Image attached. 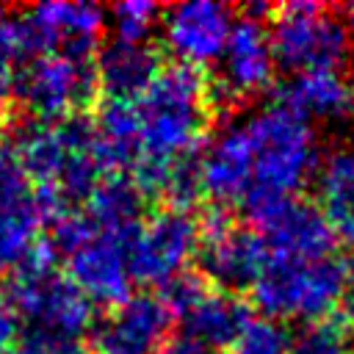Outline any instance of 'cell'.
Segmentation results:
<instances>
[{
  "label": "cell",
  "mask_w": 354,
  "mask_h": 354,
  "mask_svg": "<svg viewBox=\"0 0 354 354\" xmlns=\"http://www.w3.org/2000/svg\"><path fill=\"white\" fill-rule=\"evenodd\" d=\"M351 354H354V348H351Z\"/></svg>",
  "instance_id": "32"
},
{
  "label": "cell",
  "mask_w": 354,
  "mask_h": 354,
  "mask_svg": "<svg viewBox=\"0 0 354 354\" xmlns=\"http://www.w3.org/2000/svg\"><path fill=\"white\" fill-rule=\"evenodd\" d=\"M174 313L155 293H130L91 329L94 354H160Z\"/></svg>",
  "instance_id": "12"
},
{
  "label": "cell",
  "mask_w": 354,
  "mask_h": 354,
  "mask_svg": "<svg viewBox=\"0 0 354 354\" xmlns=\"http://www.w3.org/2000/svg\"><path fill=\"white\" fill-rule=\"evenodd\" d=\"M11 354H88V348L77 337L30 329L11 346Z\"/></svg>",
  "instance_id": "26"
},
{
  "label": "cell",
  "mask_w": 354,
  "mask_h": 354,
  "mask_svg": "<svg viewBox=\"0 0 354 354\" xmlns=\"http://www.w3.org/2000/svg\"><path fill=\"white\" fill-rule=\"evenodd\" d=\"M97 147L105 169H122L136 166L141 149H138V130H136V113L133 102L124 100H108L100 108V116L94 122Z\"/></svg>",
  "instance_id": "22"
},
{
  "label": "cell",
  "mask_w": 354,
  "mask_h": 354,
  "mask_svg": "<svg viewBox=\"0 0 354 354\" xmlns=\"http://www.w3.org/2000/svg\"><path fill=\"white\" fill-rule=\"evenodd\" d=\"M268 36L277 64L293 75L337 69L351 55L348 22L315 3L282 6Z\"/></svg>",
  "instance_id": "7"
},
{
  "label": "cell",
  "mask_w": 354,
  "mask_h": 354,
  "mask_svg": "<svg viewBox=\"0 0 354 354\" xmlns=\"http://www.w3.org/2000/svg\"><path fill=\"white\" fill-rule=\"evenodd\" d=\"M14 155L28 180L39 185L36 196L47 221L86 202L105 171L94 124L77 116L25 124Z\"/></svg>",
  "instance_id": "1"
},
{
  "label": "cell",
  "mask_w": 354,
  "mask_h": 354,
  "mask_svg": "<svg viewBox=\"0 0 354 354\" xmlns=\"http://www.w3.org/2000/svg\"><path fill=\"white\" fill-rule=\"evenodd\" d=\"M0 354H11V348H6V346H0Z\"/></svg>",
  "instance_id": "30"
},
{
  "label": "cell",
  "mask_w": 354,
  "mask_h": 354,
  "mask_svg": "<svg viewBox=\"0 0 354 354\" xmlns=\"http://www.w3.org/2000/svg\"><path fill=\"white\" fill-rule=\"evenodd\" d=\"M105 28V14L91 3H39L11 22L17 53L25 58L61 53L88 58Z\"/></svg>",
  "instance_id": "9"
},
{
  "label": "cell",
  "mask_w": 354,
  "mask_h": 354,
  "mask_svg": "<svg viewBox=\"0 0 354 354\" xmlns=\"http://www.w3.org/2000/svg\"><path fill=\"white\" fill-rule=\"evenodd\" d=\"M6 47H17L14 44V30H11V22L6 19V11L0 8V50Z\"/></svg>",
  "instance_id": "29"
},
{
  "label": "cell",
  "mask_w": 354,
  "mask_h": 354,
  "mask_svg": "<svg viewBox=\"0 0 354 354\" xmlns=\"http://www.w3.org/2000/svg\"><path fill=\"white\" fill-rule=\"evenodd\" d=\"M130 102L138 130V160H185L207 133L210 91L194 66L177 64L160 69Z\"/></svg>",
  "instance_id": "3"
},
{
  "label": "cell",
  "mask_w": 354,
  "mask_h": 354,
  "mask_svg": "<svg viewBox=\"0 0 354 354\" xmlns=\"http://www.w3.org/2000/svg\"><path fill=\"white\" fill-rule=\"evenodd\" d=\"M41 207L14 149L0 147V277L14 274L36 249Z\"/></svg>",
  "instance_id": "13"
},
{
  "label": "cell",
  "mask_w": 354,
  "mask_h": 354,
  "mask_svg": "<svg viewBox=\"0 0 354 354\" xmlns=\"http://www.w3.org/2000/svg\"><path fill=\"white\" fill-rule=\"evenodd\" d=\"M232 28V8L216 0H188L163 11L166 47L194 69L221 58Z\"/></svg>",
  "instance_id": "14"
},
{
  "label": "cell",
  "mask_w": 354,
  "mask_h": 354,
  "mask_svg": "<svg viewBox=\"0 0 354 354\" xmlns=\"http://www.w3.org/2000/svg\"><path fill=\"white\" fill-rule=\"evenodd\" d=\"M158 50L147 41H111L100 50L94 61L97 88L105 91L108 100H136L158 75H160Z\"/></svg>",
  "instance_id": "18"
},
{
  "label": "cell",
  "mask_w": 354,
  "mask_h": 354,
  "mask_svg": "<svg viewBox=\"0 0 354 354\" xmlns=\"http://www.w3.org/2000/svg\"><path fill=\"white\" fill-rule=\"evenodd\" d=\"M6 307L14 318H25L33 329L77 337L91 324L88 296L55 271L53 254L41 246L11 274L6 285Z\"/></svg>",
  "instance_id": "6"
},
{
  "label": "cell",
  "mask_w": 354,
  "mask_h": 354,
  "mask_svg": "<svg viewBox=\"0 0 354 354\" xmlns=\"http://www.w3.org/2000/svg\"><path fill=\"white\" fill-rule=\"evenodd\" d=\"M97 91V72L88 58L44 53L17 69L14 94L39 122L72 119Z\"/></svg>",
  "instance_id": "8"
},
{
  "label": "cell",
  "mask_w": 354,
  "mask_h": 354,
  "mask_svg": "<svg viewBox=\"0 0 354 354\" xmlns=\"http://www.w3.org/2000/svg\"><path fill=\"white\" fill-rule=\"evenodd\" d=\"M185 332L210 343L213 348L232 346L243 326L252 321L246 307L227 290H207L183 313Z\"/></svg>",
  "instance_id": "21"
},
{
  "label": "cell",
  "mask_w": 354,
  "mask_h": 354,
  "mask_svg": "<svg viewBox=\"0 0 354 354\" xmlns=\"http://www.w3.org/2000/svg\"><path fill=\"white\" fill-rule=\"evenodd\" d=\"M14 337H17V318L6 307V301H0V346H14Z\"/></svg>",
  "instance_id": "28"
},
{
  "label": "cell",
  "mask_w": 354,
  "mask_h": 354,
  "mask_svg": "<svg viewBox=\"0 0 354 354\" xmlns=\"http://www.w3.org/2000/svg\"><path fill=\"white\" fill-rule=\"evenodd\" d=\"M202 230L199 221L183 207H166L155 213L147 224H141L133 252L130 268L133 279L144 282H171L183 274L188 260L199 252Z\"/></svg>",
  "instance_id": "10"
},
{
  "label": "cell",
  "mask_w": 354,
  "mask_h": 354,
  "mask_svg": "<svg viewBox=\"0 0 354 354\" xmlns=\"http://www.w3.org/2000/svg\"><path fill=\"white\" fill-rule=\"evenodd\" d=\"M290 354H351L346 321L326 318L304 324L290 337Z\"/></svg>",
  "instance_id": "23"
},
{
  "label": "cell",
  "mask_w": 354,
  "mask_h": 354,
  "mask_svg": "<svg viewBox=\"0 0 354 354\" xmlns=\"http://www.w3.org/2000/svg\"><path fill=\"white\" fill-rule=\"evenodd\" d=\"M318 202L335 238L354 246V147H337L318 169Z\"/></svg>",
  "instance_id": "20"
},
{
  "label": "cell",
  "mask_w": 354,
  "mask_h": 354,
  "mask_svg": "<svg viewBox=\"0 0 354 354\" xmlns=\"http://www.w3.org/2000/svg\"><path fill=\"white\" fill-rule=\"evenodd\" d=\"M252 293L254 304L271 321H346L354 315V263L340 252L315 260L268 257Z\"/></svg>",
  "instance_id": "4"
},
{
  "label": "cell",
  "mask_w": 354,
  "mask_h": 354,
  "mask_svg": "<svg viewBox=\"0 0 354 354\" xmlns=\"http://www.w3.org/2000/svg\"><path fill=\"white\" fill-rule=\"evenodd\" d=\"M199 263L218 290L252 288L268 263V249L260 235L235 227L227 213L210 210L199 221Z\"/></svg>",
  "instance_id": "11"
},
{
  "label": "cell",
  "mask_w": 354,
  "mask_h": 354,
  "mask_svg": "<svg viewBox=\"0 0 354 354\" xmlns=\"http://www.w3.org/2000/svg\"><path fill=\"white\" fill-rule=\"evenodd\" d=\"M160 14V6L149 0H124L111 8V25L116 30V39L122 41H147Z\"/></svg>",
  "instance_id": "24"
},
{
  "label": "cell",
  "mask_w": 354,
  "mask_h": 354,
  "mask_svg": "<svg viewBox=\"0 0 354 354\" xmlns=\"http://www.w3.org/2000/svg\"><path fill=\"white\" fill-rule=\"evenodd\" d=\"M50 224L55 252L64 254L69 279L88 296V301L119 304L130 296V252L138 232L91 224L80 207L61 213Z\"/></svg>",
  "instance_id": "5"
},
{
  "label": "cell",
  "mask_w": 354,
  "mask_h": 354,
  "mask_svg": "<svg viewBox=\"0 0 354 354\" xmlns=\"http://www.w3.org/2000/svg\"><path fill=\"white\" fill-rule=\"evenodd\" d=\"M282 105L304 122H346L354 116V83L337 69L293 75Z\"/></svg>",
  "instance_id": "19"
},
{
  "label": "cell",
  "mask_w": 354,
  "mask_h": 354,
  "mask_svg": "<svg viewBox=\"0 0 354 354\" xmlns=\"http://www.w3.org/2000/svg\"><path fill=\"white\" fill-rule=\"evenodd\" d=\"M196 166H199L202 194H207L221 205L230 202L241 205L252 188V158H249L243 122L235 119L224 130H218L205 147Z\"/></svg>",
  "instance_id": "17"
},
{
  "label": "cell",
  "mask_w": 354,
  "mask_h": 354,
  "mask_svg": "<svg viewBox=\"0 0 354 354\" xmlns=\"http://www.w3.org/2000/svg\"><path fill=\"white\" fill-rule=\"evenodd\" d=\"M252 158V188L241 202L246 216L260 224L307 183L315 169L318 147L310 122L290 108L268 105L241 119Z\"/></svg>",
  "instance_id": "2"
},
{
  "label": "cell",
  "mask_w": 354,
  "mask_h": 354,
  "mask_svg": "<svg viewBox=\"0 0 354 354\" xmlns=\"http://www.w3.org/2000/svg\"><path fill=\"white\" fill-rule=\"evenodd\" d=\"M0 133H3V119H0Z\"/></svg>",
  "instance_id": "31"
},
{
  "label": "cell",
  "mask_w": 354,
  "mask_h": 354,
  "mask_svg": "<svg viewBox=\"0 0 354 354\" xmlns=\"http://www.w3.org/2000/svg\"><path fill=\"white\" fill-rule=\"evenodd\" d=\"M277 58L271 36L257 17L235 22L230 41L218 58V91L227 100H246L266 91L274 80Z\"/></svg>",
  "instance_id": "15"
},
{
  "label": "cell",
  "mask_w": 354,
  "mask_h": 354,
  "mask_svg": "<svg viewBox=\"0 0 354 354\" xmlns=\"http://www.w3.org/2000/svg\"><path fill=\"white\" fill-rule=\"evenodd\" d=\"M232 354H290V337L277 321L252 318L232 343Z\"/></svg>",
  "instance_id": "25"
},
{
  "label": "cell",
  "mask_w": 354,
  "mask_h": 354,
  "mask_svg": "<svg viewBox=\"0 0 354 354\" xmlns=\"http://www.w3.org/2000/svg\"><path fill=\"white\" fill-rule=\"evenodd\" d=\"M160 354H218V348H213L210 343H205V340L183 332L177 337H169V343L163 346Z\"/></svg>",
  "instance_id": "27"
},
{
  "label": "cell",
  "mask_w": 354,
  "mask_h": 354,
  "mask_svg": "<svg viewBox=\"0 0 354 354\" xmlns=\"http://www.w3.org/2000/svg\"><path fill=\"white\" fill-rule=\"evenodd\" d=\"M268 257L315 260L335 252V232L324 213L307 202L290 199L260 221Z\"/></svg>",
  "instance_id": "16"
}]
</instances>
